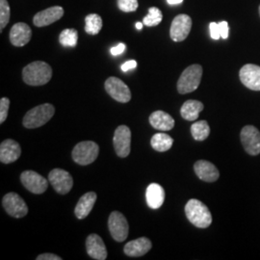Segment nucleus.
I'll return each instance as SVG.
<instances>
[{"mask_svg":"<svg viewBox=\"0 0 260 260\" xmlns=\"http://www.w3.org/2000/svg\"><path fill=\"white\" fill-rule=\"evenodd\" d=\"M52 77V69L46 62L36 61L26 66L22 71L23 81L30 86L48 83Z\"/></svg>","mask_w":260,"mask_h":260,"instance_id":"obj_1","label":"nucleus"},{"mask_svg":"<svg viewBox=\"0 0 260 260\" xmlns=\"http://www.w3.org/2000/svg\"><path fill=\"white\" fill-rule=\"evenodd\" d=\"M185 214L190 223L197 228L206 229L212 223V215L208 207L199 200L192 199L186 204Z\"/></svg>","mask_w":260,"mask_h":260,"instance_id":"obj_2","label":"nucleus"},{"mask_svg":"<svg viewBox=\"0 0 260 260\" xmlns=\"http://www.w3.org/2000/svg\"><path fill=\"white\" fill-rule=\"evenodd\" d=\"M54 113L55 108L52 104L45 103L38 105L25 114L22 123L26 128H38L50 121Z\"/></svg>","mask_w":260,"mask_h":260,"instance_id":"obj_3","label":"nucleus"},{"mask_svg":"<svg viewBox=\"0 0 260 260\" xmlns=\"http://www.w3.org/2000/svg\"><path fill=\"white\" fill-rule=\"evenodd\" d=\"M203 76V67L201 65L190 66L184 70L177 81V91L181 94L192 93L200 86Z\"/></svg>","mask_w":260,"mask_h":260,"instance_id":"obj_4","label":"nucleus"},{"mask_svg":"<svg viewBox=\"0 0 260 260\" xmlns=\"http://www.w3.org/2000/svg\"><path fill=\"white\" fill-rule=\"evenodd\" d=\"M100 148L93 141H84L78 143L73 150V159L79 165L86 166L92 164L99 156Z\"/></svg>","mask_w":260,"mask_h":260,"instance_id":"obj_5","label":"nucleus"},{"mask_svg":"<svg viewBox=\"0 0 260 260\" xmlns=\"http://www.w3.org/2000/svg\"><path fill=\"white\" fill-rule=\"evenodd\" d=\"M48 180L56 192L60 195L68 194L74 186V179L71 174L62 169L52 170L48 174Z\"/></svg>","mask_w":260,"mask_h":260,"instance_id":"obj_6","label":"nucleus"},{"mask_svg":"<svg viewBox=\"0 0 260 260\" xmlns=\"http://www.w3.org/2000/svg\"><path fill=\"white\" fill-rule=\"evenodd\" d=\"M108 228L112 237L117 242L124 241L128 236V223L126 218L119 211L110 214L108 220Z\"/></svg>","mask_w":260,"mask_h":260,"instance_id":"obj_7","label":"nucleus"},{"mask_svg":"<svg viewBox=\"0 0 260 260\" xmlns=\"http://www.w3.org/2000/svg\"><path fill=\"white\" fill-rule=\"evenodd\" d=\"M2 205L6 212L14 218L19 219L27 215V205L17 193L11 192L4 196L2 200Z\"/></svg>","mask_w":260,"mask_h":260,"instance_id":"obj_8","label":"nucleus"},{"mask_svg":"<svg viewBox=\"0 0 260 260\" xmlns=\"http://www.w3.org/2000/svg\"><path fill=\"white\" fill-rule=\"evenodd\" d=\"M242 145L245 150L252 156L260 153V132L253 125H246L240 134Z\"/></svg>","mask_w":260,"mask_h":260,"instance_id":"obj_9","label":"nucleus"},{"mask_svg":"<svg viewBox=\"0 0 260 260\" xmlns=\"http://www.w3.org/2000/svg\"><path fill=\"white\" fill-rule=\"evenodd\" d=\"M105 90L115 101L126 103L131 100V92L126 84L117 77H109L105 81Z\"/></svg>","mask_w":260,"mask_h":260,"instance_id":"obj_10","label":"nucleus"},{"mask_svg":"<svg viewBox=\"0 0 260 260\" xmlns=\"http://www.w3.org/2000/svg\"><path fill=\"white\" fill-rule=\"evenodd\" d=\"M20 181L29 192L40 195L47 191L48 181L34 171H25L20 176Z\"/></svg>","mask_w":260,"mask_h":260,"instance_id":"obj_11","label":"nucleus"},{"mask_svg":"<svg viewBox=\"0 0 260 260\" xmlns=\"http://www.w3.org/2000/svg\"><path fill=\"white\" fill-rule=\"evenodd\" d=\"M192 28V19L185 14L177 16L171 25L170 36L174 42H182L190 34Z\"/></svg>","mask_w":260,"mask_h":260,"instance_id":"obj_12","label":"nucleus"},{"mask_svg":"<svg viewBox=\"0 0 260 260\" xmlns=\"http://www.w3.org/2000/svg\"><path fill=\"white\" fill-rule=\"evenodd\" d=\"M113 144L118 156L124 158L129 155L131 131L126 125H120L115 130Z\"/></svg>","mask_w":260,"mask_h":260,"instance_id":"obj_13","label":"nucleus"},{"mask_svg":"<svg viewBox=\"0 0 260 260\" xmlns=\"http://www.w3.org/2000/svg\"><path fill=\"white\" fill-rule=\"evenodd\" d=\"M242 84L252 91H260V67L247 64L239 72Z\"/></svg>","mask_w":260,"mask_h":260,"instance_id":"obj_14","label":"nucleus"},{"mask_svg":"<svg viewBox=\"0 0 260 260\" xmlns=\"http://www.w3.org/2000/svg\"><path fill=\"white\" fill-rule=\"evenodd\" d=\"M64 16V9L61 6H53L39 12L35 15L33 22L37 27H45L58 21Z\"/></svg>","mask_w":260,"mask_h":260,"instance_id":"obj_15","label":"nucleus"},{"mask_svg":"<svg viewBox=\"0 0 260 260\" xmlns=\"http://www.w3.org/2000/svg\"><path fill=\"white\" fill-rule=\"evenodd\" d=\"M32 31L26 23H16L10 30V42L15 47H24L30 42Z\"/></svg>","mask_w":260,"mask_h":260,"instance_id":"obj_16","label":"nucleus"},{"mask_svg":"<svg viewBox=\"0 0 260 260\" xmlns=\"http://www.w3.org/2000/svg\"><path fill=\"white\" fill-rule=\"evenodd\" d=\"M86 249L89 256L93 259L105 260L107 258V250L102 237L98 234H91L87 237Z\"/></svg>","mask_w":260,"mask_h":260,"instance_id":"obj_17","label":"nucleus"},{"mask_svg":"<svg viewBox=\"0 0 260 260\" xmlns=\"http://www.w3.org/2000/svg\"><path fill=\"white\" fill-rule=\"evenodd\" d=\"M21 149L19 143L15 140L7 139L0 145V161L3 164H10L19 159Z\"/></svg>","mask_w":260,"mask_h":260,"instance_id":"obj_18","label":"nucleus"},{"mask_svg":"<svg viewBox=\"0 0 260 260\" xmlns=\"http://www.w3.org/2000/svg\"><path fill=\"white\" fill-rule=\"evenodd\" d=\"M194 170L198 177L205 182H215L220 177V173L216 166L205 160L197 161Z\"/></svg>","mask_w":260,"mask_h":260,"instance_id":"obj_19","label":"nucleus"},{"mask_svg":"<svg viewBox=\"0 0 260 260\" xmlns=\"http://www.w3.org/2000/svg\"><path fill=\"white\" fill-rule=\"evenodd\" d=\"M151 242L149 238L147 237H141L136 240H132L128 242L125 246H124V253L127 256L131 257H138L142 256L144 254H146L147 252H149L151 249Z\"/></svg>","mask_w":260,"mask_h":260,"instance_id":"obj_20","label":"nucleus"},{"mask_svg":"<svg viewBox=\"0 0 260 260\" xmlns=\"http://www.w3.org/2000/svg\"><path fill=\"white\" fill-rule=\"evenodd\" d=\"M149 123L155 129L169 131L174 128L175 120L166 112L155 111L149 116Z\"/></svg>","mask_w":260,"mask_h":260,"instance_id":"obj_21","label":"nucleus"},{"mask_svg":"<svg viewBox=\"0 0 260 260\" xmlns=\"http://www.w3.org/2000/svg\"><path fill=\"white\" fill-rule=\"evenodd\" d=\"M96 199H98V196L94 192H89L82 196L75 206V216L79 220L85 219L89 214L91 213L93 205L96 202Z\"/></svg>","mask_w":260,"mask_h":260,"instance_id":"obj_22","label":"nucleus"},{"mask_svg":"<svg viewBox=\"0 0 260 260\" xmlns=\"http://www.w3.org/2000/svg\"><path fill=\"white\" fill-rule=\"evenodd\" d=\"M147 204L152 209L161 207L165 201V191L163 187L157 183H151L148 186L146 191Z\"/></svg>","mask_w":260,"mask_h":260,"instance_id":"obj_23","label":"nucleus"},{"mask_svg":"<svg viewBox=\"0 0 260 260\" xmlns=\"http://www.w3.org/2000/svg\"><path fill=\"white\" fill-rule=\"evenodd\" d=\"M204 108L205 106L203 103L190 100L183 103L180 109V114L181 117L186 121H196L199 118V114L204 110Z\"/></svg>","mask_w":260,"mask_h":260,"instance_id":"obj_24","label":"nucleus"},{"mask_svg":"<svg viewBox=\"0 0 260 260\" xmlns=\"http://www.w3.org/2000/svg\"><path fill=\"white\" fill-rule=\"evenodd\" d=\"M152 149L156 151L164 152L172 148L174 144V139L166 133H156L150 140Z\"/></svg>","mask_w":260,"mask_h":260,"instance_id":"obj_25","label":"nucleus"},{"mask_svg":"<svg viewBox=\"0 0 260 260\" xmlns=\"http://www.w3.org/2000/svg\"><path fill=\"white\" fill-rule=\"evenodd\" d=\"M103 28V19L98 14H90L85 18V31L90 35H96Z\"/></svg>","mask_w":260,"mask_h":260,"instance_id":"obj_26","label":"nucleus"},{"mask_svg":"<svg viewBox=\"0 0 260 260\" xmlns=\"http://www.w3.org/2000/svg\"><path fill=\"white\" fill-rule=\"evenodd\" d=\"M191 134L196 141H205L210 134V127L206 121H197L191 126Z\"/></svg>","mask_w":260,"mask_h":260,"instance_id":"obj_27","label":"nucleus"},{"mask_svg":"<svg viewBox=\"0 0 260 260\" xmlns=\"http://www.w3.org/2000/svg\"><path fill=\"white\" fill-rule=\"evenodd\" d=\"M59 42L63 47H75L78 42V32L76 29H65L59 36Z\"/></svg>","mask_w":260,"mask_h":260,"instance_id":"obj_28","label":"nucleus"},{"mask_svg":"<svg viewBox=\"0 0 260 260\" xmlns=\"http://www.w3.org/2000/svg\"><path fill=\"white\" fill-rule=\"evenodd\" d=\"M163 19V14L156 7H151L149 9V14L143 19V23L147 26H156Z\"/></svg>","mask_w":260,"mask_h":260,"instance_id":"obj_29","label":"nucleus"},{"mask_svg":"<svg viewBox=\"0 0 260 260\" xmlns=\"http://www.w3.org/2000/svg\"><path fill=\"white\" fill-rule=\"evenodd\" d=\"M11 11H10L9 3L7 0H0V30L7 26L9 23Z\"/></svg>","mask_w":260,"mask_h":260,"instance_id":"obj_30","label":"nucleus"},{"mask_svg":"<svg viewBox=\"0 0 260 260\" xmlns=\"http://www.w3.org/2000/svg\"><path fill=\"white\" fill-rule=\"evenodd\" d=\"M118 7L122 12H135L138 8V0H118Z\"/></svg>","mask_w":260,"mask_h":260,"instance_id":"obj_31","label":"nucleus"},{"mask_svg":"<svg viewBox=\"0 0 260 260\" xmlns=\"http://www.w3.org/2000/svg\"><path fill=\"white\" fill-rule=\"evenodd\" d=\"M10 100L7 98H2L0 101V123L6 121L9 112Z\"/></svg>","mask_w":260,"mask_h":260,"instance_id":"obj_32","label":"nucleus"},{"mask_svg":"<svg viewBox=\"0 0 260 260\" xmlns=\"http://www.w3.org/2000/svg\"><path fill=\"white\" fill-rule=\"evenodd\" d=\"M210 29V35L211 38L214 40H219L221 38V32H220V27H219V23L216 22H211L209 25Z\"/></svg>","mask_w":260,"mask_h":260,"instance_id":"obj_33","label":"nucleus"},{"mask_svg":"<svg viewBox=\"0 0 260 260\" xmlns=\"http://www.w3.org/2000/svg\"><path fill=\"white\" fill-rule=\"evenodd\" d=\"M219 27H220V32H221V38L223 39H228L229 37V23L226 21H222L219 23Z\"/></svg>","mask_w":260,"mask_h":260,"instance_id":"obj_34","label":"nucleus"},{"mask_svg":"<svg viewBox=\"0 0 260 260\" xmlns=\"http://www.w3.org/2000/svg\"><path fill=\"white\" fill-rule=\"evenodd\" d=\"M37 260H61L62 258L53 253H43L37 256Z\"/></svg>","mask_w":260,"mask_h":260,"instance_id":"obj_35","label":"nucleus"},{"mask_svg":"<svg viewBox=\"0 0 260 260\" xmlns=\"http://www.w3.org/2000/svg\"><path fill=\"white\" fill-rule=\"evenodd\" d=\"M136 67H137V62L135 60H130V61H127V62H125L124 64L121 65V71L125 73L129 70L135 69Z\"/></svg>","mask_w":260,"mask_h":260,"instance_id":"obj_36","label":"nucleus"},{"mask_svg":"<svg viewBox=\"0 0 260 260\" xmlns=\"http://www.w3.org/2000/svg\"><path fill=\"white\" fill-rule=\"evenodd\" d=\"M124 50H125V45L124 44H119L117 47H112L111 54L114 56L120 55V54L124 52Z\"/></svg>","mask_w":260,"mask_h":260,"instance_id":"obj_37","label":"nucleus"},{"mask_svg":"<svg viewBox=\"0 0 260 260\" xmlns=\"http://www.w3.org/2000/svg\"><path fill=\"white\" fill-rule=\"evenodd\" d=\"M183 0H167L168 3L171 4V5H176V4H179V3H182Z\"/></svg>","mask_w":260,"mask_h":260,"instance_id":"obj_38","label":"nucleus"},{"mask_svg":"<svg viewBox=\"0 0 260 260\" xmlns=\"http://www.w3.org/2000/svg\"><path fill=\"white\" fill-rule=\"evenodd\" d=\"M143 24H144V23H142V22H137V23H136V28H137L138 30H141V29L143 28Z\"/></svg>","mask_w":260,"mask_h":260,"instance_id":"obj_39","label":"nucleus"},{"mask_svg":"<svg viewBox=\"0 0 260 260\" xmlns=\"http://www.w3.org/2000/svg\"><path fill=\"white\" fill-rule=\"evenodd\" d=\"M259 15H260V6H259Z\"/></svg>","mask_w":260,"mask_h":260,"instance_id":"obj_40","label":"nucleus"}]
</instances>
